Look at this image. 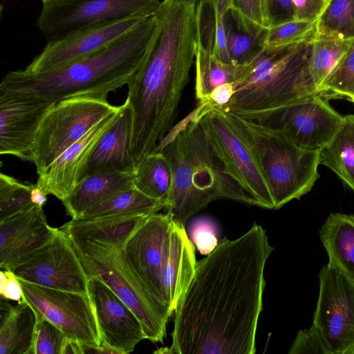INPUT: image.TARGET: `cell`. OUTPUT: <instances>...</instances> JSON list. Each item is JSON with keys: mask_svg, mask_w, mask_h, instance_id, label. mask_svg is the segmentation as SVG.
I'll return each instance as SVG.
<instances>
[{"mask_svg": "<svg viewBox=\"0 0 354 354\" xmlns=\"http://www.w3.org/2000/svg\"><path fill=\"white\" fill-rule=\"evenodd\" d=\"M46 196L37 184L33 185L31 190V201L34 205L43 207L47 201Z\"/></svg>", "mask_w": 354, "mask_h": 354, "instance_id": "bcb514c9", "label": "cell"}, {"mask_svg": "<svg viewBox=\"0 0 354 354\" xmlns=\"http://www.w3.org/2000/svg\"><path fill=\"white\" fill-rule=\"evenodd\" d=\"M352 102L354 103V100Z\"/></svg>", "mask_w": 354, "mask_h": 354, "instance_id": "681fc988", "label": "cell"}, {"mask_svg": "<svg viewBox=\"0 0 354 354\" xmlns=\"http://www.w3.org/2000/svg\"><path fill=\"white\" fill-rule=\"evenodd\" d=\"M149 216L125 214L93 219L72 218L60 229L74 238L124 245Z\"/></svg>", "mask_w": 354, "mask_h": 354, "instance_id": "cb8c5ba5", "label": "cell"}, {"mask_svg": "<svg viewBox=\"0 0 354 354\" xmlns=\"http://www.w3.org/2000/svg\"><path fill=\"white\" fill-rule=\"evenodd\" d=\"M288 354H330L319 329L313 324L300 330L293 341Z\"/></svg>", "mask_w": 354, "mask_h": 354, "instance_id": "f35d334b", "label": "cell"}, {"mask_svg": "<svg viewBox=\"0 0 354 354\" xmlns=\"http://www.w3.org/2000/svg\"><path fill=\"white\" fill-rule=\"evenodd\" d=\"M118 112L102 120L39 175L36 184L46 195L51 194L63 201L73 192L81 180L94 147L114 123Z\"/></svg>", "mask_w": 354, "mask_h": 354, "instance_id": "d6986e66", "label": "cell"}, {"mask_svg": "<svg viewBox=\"0 0 354 354\" xmlns=\"http://www.w3.org/2000/svg\"><path fill=\"white\" fill-rule=\"evenodd\" d=\"M176 3L185 4L187 6L196 7L197 5L202 1V0H172Z\"/></svg>", "mask_w": 354, "mask_h": 354, "instance_id": "7dc6e473", "label": "cell"}, {"mask_svg": "<svg viewBox=\"0 0 354 354\" xmlns=\"http://www.w3.org/2000/svg\"><path fill=\"white\" fill-rule=\"evenodd\" d=\"M68 236L88 277L101 279L131 308L140 319L147 339L153 343L163 342L166 326L153 313L138 284L123 263L120 253L123 245Z\"/></svg>", "mask_w": 354, "mask_h": 354, "instance_id": "30bf717a", "label": "cell"}, {"mask_svg": "<svg viewBox=\"0 0 354 354\" xmlns=\"http://www.w3.org/2000/svg\"><path fill=\"white\" fill-rule=\"evenodd\" d=\"M165 206V201L152 198L133 187L120 192L89 208L78 219L125 214L151 215L164 209Z\"/></svg>", "mask_w": 354, "mask_h": 354, "instance_id": "83f0119b", "label": "cell"}, {"mask_svg": "<svg viewBox=\"0 0 354 354\" xmlns=\"http://www.w3.org/2000/svg\"><path fill=\"white\" fill-rule=\"evenodd\" d=\"M158 151L167 158L171 185L165 213L185 225L213 201L225 198L257 206L227 171L198 115V108L176 124Z\"/></svg>", "mask_w": 354, "mask_h": 354, "instance_id": "5b68a950", "label": "cell"}, {"mask_svg": "<svg viewBox=\"0 0 354 354\" xmlns=\"http://www.w3.org/2000/svg\"><path fill=\"white\" fill-rule=\"evenodd\" d=\"M5 270L12 272L19 280L35 285L88 292V277L70 239L61 229L46 245Z\"/></svg>", "mask_w": 354, "mask_h": 354, "instance_id": "5bb4252c", "label": "cell"}, {"mask_svg": "<svg viewBox=\"0 0 354 354\" xmlns=\"http://www.w3.org/2000/svg\"><path fill=\"white\" fill-rule=\"evenodd\" d=\"M317 20H292L269 27L262 36L264 47H277L313 40Z\"/></svg>", "mask_w": 354, "mask_h": 354, "instance_id": "836d02e7", "label": "cell"}, {"mask_svg": "<svg viewBox=\"0 0 354 354\" xmlns=\"http://www.w3.org/2000/svg\"><path fill=\"white\" fill-rule=\"evenodd\" d=\"M273 250L257 223L239 238L222 239L196 262L174 310L171 346L154 353H255L264 269Z\"/></svg>", "mask_w": 354, "mask_h": 354, "instance_id": "6da1fadb", "label": "cell"}, {"mask_svg": "<svg viewBox=\"0 0 354 354\" xmlns=\"http://www.w3.org/2000/svg\"><path fill=\"white\" fill-rule=\"evenodd\" d=\"M54 104L16 96L0 97V153L32 162L37 130Z\"/></svg>", "mask_w": 354, "mask_h": 354, "instance_id": "ac0fdd59", "label": "cell"}, {"mask_svg": "<svg viewBox=\"0 0 354 354\" xmlns=\"http://www.w3.org/2000/svg\"><path fill=\"white\" fill-rule=\"evenodd\" d=\"M193 240L197 250L203 254H208L218 244L214 232L209 228L201 227L196 229L193 235Z\"/></svg>", "mask_w": 354, "mask_h": 354, "instance_id": "7bdbcfd3", "label": "cell"}, {"mask_svg": "<svg viewBox=\"0 0 354 354\" xmlns=\"http://www.w3.org/2000/svg\"><path fill=\"white\" fill-rule=\"evenodd\" d=\"M329 0H292L295 20L315 21L324 10Z\"/></svg>", "mask_w": 354, "mask_h": 354, "instance_id": "60d3db41", "label": "cell"}, {"mask_svg": "<svg viewBox=\"0 0 354 354\" xmlns=\"http://www.w3.org/2000/svg\"><path fill=\"white\" fill-rule=\"evenodd\" d=\"M0 295L8 300L20 303L24 300L23 290L19 279L11 271H0Z\"/></svg>", "mask_w": 354, "mask_h": 354, "instance_id": "b9f144b4", "label": "cell"}, {"mask_svg": "<svg viewBox=\"0 0 354 354\" xmlns=\"http://www.w3.org/2000/svg\"><path fill=\"white\" fill-rule=\"evenodd\" d=\"M120 253L147 305L166 326L197 262L185 225L168 214H153L130 236Z\"/></svg>", "mask_w": 354, "mask_h": 354, "instance_id": "277c9868", "label": "cell"}, {"mask_svg": "<svg viewBox=\"0 0 354 354\" xmlns=\"http://www.w3.org/2000/svg\"><path fill=\"white\" fill-rule=\"evenodd\" d=\"M198 115L228 174L256 201L274 209L257 147L236 115L218 107L198 104Z\"/></svg>", "mask_w": 354, "mask_h": 354, "instance_id": "ba28073f", "label": "cell"}, {"mask_svg": "<svg viewBox=\"0 0 354 354\" xmlns=\"http://www.w3.org/2000/svg\"><path fill=\"white\" fill-rule=\"evenodd\" d=\"M36 315L23 300L12 306L0 299V354H32Z\"/></svg>", "mask_w": 354, "mask_h": 354, "instance_id": "603a6c76", "label": "cell"}, {"mask_svg": "<svg viewBox=\"0 0 354 354\" xmlns=\"http://www.w3.org/2000/svg\"><path fill=\"white\" fill-rule=\"evenodd\" d=\"M88 293L103 343L128 354L146 339L135 313L101 279L88 278Z\"/></svg>", "mask_w": 354, "mask_h": 354, "instance_id": "e0dca14e", "label": "cell"}, {"mask_svg": "<svg viewBox=\"0 0 354 354\" xmlns=\"http://www.w3.org/2000/svg\"><path fill=\"white\" fill-rule=\"evenodd\" d=\"M234 93L233 83L218 86L209 93L205 102L201 104L222 108L230 101Z\"/></svg>", "mask_w": 354, "mask_h": 354, "instance_id": "ee69618b", "label": "cell"}, {"mask_svg": "<svg viewBox=\"0 0 354 354\" xmlns=\"http://www.w3.org/2000/svg\"><path fill=\"white\" fill-rule=\"evenodd\" d=\"M155 17L145 18L102 50L55 70L7 73L0 97L16 96L56 103L76 95L107 97L127 85L136 72L155 27Z\"/></svg>", "mask_w": 354, "mask_h": 354, "instance_id": "3957f363", "label": "cell"}, {"mask_svg": "<svg viewBox=\"0 0 354 354\" xmlns=\"http://www.w3.org/2000/svg\"><path fill=\"white\" fill-rule=\"evenodd\" d=\"M227 48L232 63L245 65L252 62L263 50L262 37L243 29L230 11L225 19Z\"/></svg>", "mask_w": 354, "mask_h": 354, "instance_id": "1f68e13d", "label": "cell"}, {"mask_svg": "<svg viewBox=\"0 0 354 354\" xmlns=\"http://www.w3.org/2000/svg\"><path fill=\"white\" fill-rule=\"evenodd\" d=\"M214 10L216 28L215 56L223 62H231L226 41L225 19L231 10V0H208Z\"/></svg>", "mask_w": 354, "mask_h": 354, "instance_id": "74e56055", "label": "cell"}, {"mask_svg": "<svg viewBox=\"0 0 354 354\" xmlns=\"http://www.w3.org/2000/svg\"><path fill=\"white\" fill-rule=\"evenodd\" d=\"M145 18L147 17H133L100 24L48 41L25 70L32 73L49 71L89 57L106 48Z\"/></svg>", "mask_w": 354, "mask_h": 354, "instance_id": "2e32d148", "label": "cell"}, {"mask_svg": "<svg viewBox=\"0 0 354 354\" xmlns=\"http://www.w3.org/2000/svg\"><path fill=\"white\" fill-rule=\"evenodd\" d=\"M133 187V171L97 172L84 178L62 201L66 214L78 219L89 208Z\"/></svg>", "mask_w": 354, "mask_h": 354, "instance_id": "7402d4cb", "label": "cell"}, {"mask_svg": "<svg viewBox=\"0 0 354 354\" xmlns=\"http://www.w3.org/2000/svg\"><path fill=\"white\" fill-rule=\"evenodd\" d=\"M230 11L243 29L257 37L268 28L263 0H231Z\"/></svg>", "mask_w": 354, "mask_h": 354, "instance_id": "d590c367", "label": "cell"}, {"mask_svg": "<svg viewBox=\"0 0 354 354\" xmlns=\"http://www.w3.org/2000/svg\"><path fill=\"white\" fill-rule=\"evenodd\" d=\"M312 40L264 47L221 109L247 120L317 93L308 71ZM219 108V107H218Z\"/></svg>", "mask_w": 354, "mask_h": 354, "instance_id": "8992f818", "label": "cell"}, {"mask_svg": "<svg viewBox=\"0 0 354 354\" xmlns=\"http://www.w3.org/2000/svg\"><path fill=\"white\" fill-rule=\"evenodd\" d=\"M249 120L271 127L301 147L320 150L338 131L344 116L329 104L327 94L315 93Z\"/></svg>", "mask_w": 354, "mask_h": 354, "instance_id": "7c38bea8", "label": "cell"}, {"mask_svg": "<svg viewBox=\"0 0 354 354\" xmlns=\"http://www.w3.org/2000/svg\"><path fill=\"white\" fill-rule=\"evenodd\" d=\"M32 187L33 184L0 174V223L35 205L31 201Z\"/></svg>", "mask_w": 354, "mask_h": 354, "instance_id": "d6a6232c", "label": "cell"}, {"mask_svg": "<svg viewBox=\"0 0 354 354\" xmlns=\"http://www.w3.org/2000/svg\"><path fill=\"white\" fill-rule=\"evenodd\" d=\"M319 278L313 324L330 354H354V278L329 261Z\"/></svg>", "mask_w": 354, "mask_h": 354, "instance_id": "4fadbf2b", "label": "cell"}, {"mask_svg": "<svg viewBox=\"0 0 354 354\" xmlns=\"http://www.w3.org/2000/svg\"><path fill=\"white\" fill-rule=\"evenodd\" d=\"M247 65L223 62L212 52L196 46L195 95L198 104L204 103L217 86L237 82L245 73Z\"/></svg>", "mask_w": 354, "mask_h": 354, "instance_id": "4316f807", "label": "cell"}, {"mask_svg": "<svg viewBox=\"0 0 354 354\" xmlns=\"http://www.w3.org/2000/svg\"><path fill=\"white\" fill-rule=\"evenodd\" d=\"M48 225L43 207L35 205L0 223V268L41 248L59 232Z\"/></svg>", "mask_w": 354, "mask_h": 354, "instance_id": "ffe728a7", "label": "cell"}, {"mask_svg": "<svg viewBox=\"0 0 354 354\" xmlns=\"http://www.w3.org/2000/svg\"><path fill=\"white\" fill-rule=\"evenodd\" d=\"M155 27L128 86L133 117L136 165L158 151L170 133L196 49V8L163 0L153 14Z\"/></svg>", "mask_w": 354, "mask_h": 354, "instance_id": "7a4b0ae2", "label": "cell"}, {"mask_svg": "<svg viewBox=\"0 0 354 354\" xmlns=\"http://www.w3.org/2000/svg\"><path fill=\"white\" fill-rule=\"evenodd\" d=\"M107 97L76 95L63 99L48 111L35 137L32 162L44 173L69 147L105 118L119 111Z\"/></svg>", "mask_w": 354, "mask_h": 354, "instance_id": "9c48e42d", "label": "cell"}, {"mask_svg": "<svg viewBox=\"0 0 354 354\" xmlns=\"http://www.w3.org/2000/svg\"><path fill=\"white\" fill-rule=\"evenodd\" d=\"M319 164L332 170L354 192V115L344 116L338 131L319 150Z\"/></svg>", "mask_w": 354, "mask_h": 354, "instance_id": "484cf974", "label": "cell"}, {"mask_svg": "<svg viewBox=\"0 0 354 354\" xmlns=\"http://www.w3.org/2000/svg\"><path fill=\"white\" fill-rule=\"evenodd\" d=\"M317 36L344 41L354 38V0H329L317 19Z\"/></svg>", "mask_w": 354, "mask_h": 354, "instance_id": "4dcf8cb0", "label": "cell"}, {"mask_svg": "<svg viewBox=\"0 0 354 354\" xmlns=\"http://www.w3.org/2000/svg\"><path fill=\"white\" fill-rule=\"evenodd\" d=\"M319 236L329 262L354 278V216L329 214L321 227Z\"/></svg>", "mask_w": 354, "mask_h": 354, "instance_id": "d4e9b609", "label": "cell"}, {"mask_svg": "<svg viewBox=\"0 0 354 354\" xmlns=\"http://www.w3.org/2000/svg\"><path fill=\"white\" fill-rule=\"evenodd\" d=\"M160 3V0L44 1L37 26L48 41L100 24L150 17Z\"/></svg>", "mask_w": 354, "mask_h": 354, "instance_id": "8fae6325", "label": "cell"}, {"mask_svg": "<svg viewBox=\"0 0 354 354\" xmlns=\"http://www.w3.org/2000/svg\"><path fill=\"white\" fill-rule=\"evenodd\" d=\"M19 281L24 300L36 314L58 327L67 338L86 345L102 344L88 292L65 291Z\"/></svg>", "mask_w": 354, "mask_h": 354, "instance_id": "9a60e30c", "label": "cell"}, {"mask_svg": "<svg viewBox=\"0 0 354 354\" xmlns=\"http://www.w3.org/2000/svg\"><path fill=\"white\" fill-rule=\"evenodd\" d=\"M133 117L127 100L120 105L114 123L100 138L85 166L80 181L95 173L134 171L132 153Z\"/></svg>", "mask_w": 354, "mask_h": 354, "instance_id": "44dd1931", "label": "cell"}, {"mask_svg": "<svg viewBox=\"0 0 354 354\" xmlns=\"http://www.w3.org/2000/svg\"><path fill=\"white\" fill-rule=\"evenodd\" d=\"M35 315L32 354H62L66 337L47 319L40 315Z\"/></svg>", "mask_w": 354, "mask_h": 354, "instance_id": "8d00e7d4", "label": "cell"}, {"mask_svg": "<svg viewBox=\"0 0 354 354\" xmlns=\"http://www.w3.org/2000/svg\"><path fill=\"white\" fill-rule=\"evenodd\" d=\"M171 185L170 164L162 151L147 155L136 165L133 186L145 195L166 202Z\"/></svg>", "mask_w": 354, "mask_h": 354, "instance_id": "f1b7e54d", "label": "cell"}, {"mask_svg": "<svg viewBox=\"0 0 354 354\" xmlns=\"http://www.w3.org/2000/svg\"><path fill=\"white\" fill-rule=\"evenodd\" d=\"M323 93L354 100V38L348 41L347 49L328 77Z\"/></svg>", "mask_w": 354, "mask_h": 354, "instance_id": "e575fe53", "label": "cell"}, {"mask_svg": "<svg viewBox=\"0 0 354 354\" xmlns=\"http://www.w3.org/2000/svg\"><path fill=\"white\" fill-rule=\"evenodd\" d=\"M268 28L295 20L292 0H263Z\"/></svg>", "mask_w": 354, "mask_h": 354, "instance_id": "ab89813d", "label": "cell"}, {"mask_svg": "<svg viewBox=\"0 0 354 354\" xmlns=\"http://www.w3.org/2000/svg\"><path fill=\"white\" fill-rule=\"evenodd\" d=\"M235 115L257 147L274 209L309 192L320 177L319 150L301 147L270 126Z\"/></svg>", "mask_w": 354, "mask_h": 354, "instance_id": "52a82bcc", "label": "cell"}, {"mask_svg": "<svg viewBox=\"0 0 354 354\" xmlns=\"http://www.w3.org/2000/svg\"><path fill=\"white\" fill-rule=\"evenodd\" d=\"M69 353L83 354L84 351L80 342L66 337L62 354Z\"/></svg>", "mask_w": 354, "mask_h": 354, "instance_id": "f6af8a7d", "label": "cell"}, {"mask_svg": "<svg viewBox=\"0 0 354 354\" xmlns=\"http://www.w3.org/2000/svg\"><path fill=\"white\" fill-rule=\"evenodd\" d=\"M48 1V0H42V1Z\"/></svg>", "mask_w": 354, "mask_h": 354, "instance_id": "c3c4849f", "label": "cell"}, {"mask_svg": "<svg viewBox=\"0 0 354 354\" xmlns=\"http://www.w3.org/2000/svg\"><path fill=\"white\" fill-rule=\"evenodd\" d=\"M348 41L320 36L312 40L308 71L317 93H323L324 85L345 53Z\"/></svg>", "mask_w": 354, "mask_h": 354, "instance_id": "f546056e", "label": "cell"}]
</instances>
